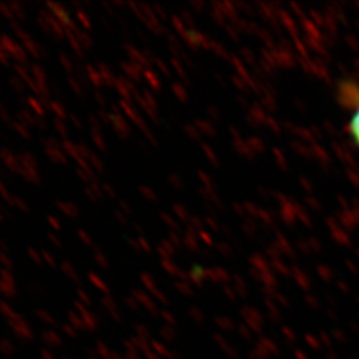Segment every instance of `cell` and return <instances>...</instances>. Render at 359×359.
Instances as JSON below:
<instances>
[{"label":"cell","instance_id":"1","mask_svg":"<svg viewBox=\"0 0 359 359\" xmlns=\"http://www.w3.org/2000/svg\"><path fill=\"white\" fill-rule=\"evenodd\" d=\"M348 132L359 148V97L358 102L355 104V109L348 120Z\"/></svg>","mask_w":359,"mask_h":359}]
</instances>
